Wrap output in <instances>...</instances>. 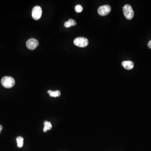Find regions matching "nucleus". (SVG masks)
I'll list each match as a JSON object with an SVG mask.
<instances>
[{"label": "nucleus", "mask_w": 151, "mask_h": 151, "mask_svg": "<svg viewBox=\"0 0 151 151\" xmlns=\"http://www.w3.org/2000/svg\"><path fill=\"white\" fill-rule=\"evenodd\" d=\"M44 128L43 129V131L45 132H47V130H50L52 129V126L51 123L50 122L45 121L44 123Z\"/></svg>", "instance_id": "1a4fd4ad"}, {"label": "nucleus", "mask_w": 151, "mask_h": 151, "mask_svg": "<svg viewBox=\"0 0 151 151\" xmlns=\"http://www.w3.org/2000/svg\"><path fill=\"white\" fill-rule=\"evenodd\" d=\"M47 93L50 94V97H54V98L59 97L61 95L60 91L59 90L55 91H52L50 90H48L47 91Z\"/></svg>", "instance_id": "6e6552de"}, {"label": "nucleus", "mask_w": 151, "mask_h": 151, "mask_svg": "<svg viewBox=\"0 0 151 151\" xmlns=\"http://www.w3.org/2000/svg\"><path fill=\"white\" fill-rule=\"evenodd\" d=\"M75 11L77 12H81L83 11V8L82 6L80 5H77L75 6Z\"/></svg>", "instance_id": "9b49d317"}, {"label": "nucleus", "mask_w": 151, "mask_h": 151, "mask_svg": "<svg viewBox=\"0 0 151 151\" xmlns=\"http://www.w3.org/2000/svg\"><path fill=\"white\" fill-rule=\"evenodd\" d=\"M3 129V127L1 125H0V133H1V131Z\"/></svg>", "instance_id": "2eb2a0df"}, {"label": "nucleus", "mask_w": 151, "mask_h": 151, "mask_svg": "<svg viewBox=\"0 0 151 151\" xmlns=\"http://www.w3.org/2000/svg\"><path fill=\"white\" fill-rule=\"evenodd\" d=\"M123 14L127 20H131L133 18L134 15V11L132 7L129 4H126L123 7Z\"/></svg>", "instance_id": "f03ea898"}, {"label": "nucleus", "mask_w": 151, "mask_h": 151, "mask_svg": "<svg viewBox=\"0 0 151 151\" xmlns=\"http://www.w3.org/2000/svg\"><path fill=\"white\" fill-rule=\"evenodd\" d=\"M2 85L6 88H11L14 86L15 81L13 78L11 77H4L1 81Z\"/></svg>", "instance_id": "f257e3e1"}, {"label": "nucleus", "mask_w": 151, "mask_h": 151, "mask_svg": "<svg viewBox=\"0 0 151 151\" xmlns=\"http://www.w3.org/2000/svg\"><path fill=\"white\" fill-rule=\"evenodd\" d=\"M42 14V8L40 6H35L32 11V16L34 20H38L41 18Z\"/></svg>", "instance_id": "20e7f679"}, {"label": "nucleus", "mask_w": 151, "mask_h": 151, "mask_svg": "<svg viewBox=\"0 0 151 151\" xmlns=\"http://www.w3.org/2000/svg\"><path fill=\"white\" fill-rule=\"evenodd\" d=\"M148 46L150 49H151V40L150 41V42L148 43Z\"/></svg>", "instance_id": "4468645a"}, {"label": "nucleus", "mask_w": 151, "mask_h": 151, "mask_svg": "<svg viewBox=\"0 0 151 151\" xmlns=\"http://www.w3.org/2000/svg\"><path fill=\"white\" fill-rule=\"evenodd\" d=\"M68 21L70 23L71 26H74L77 25V22L74 20L70 19V20H68Z\"/></svg>", "instance_id": "f8f14e48"}, {"label": "nucleus", "mask_w": 151, "mask_h": 151, "mask_svg": "<svg viewBox=\"0 0 151 151\" xmlns=\"http://www.w3.org/2000/svg\"><path fill=\"white\" fill-rule=\"evenodd\" d=\"M17 142V146L19 148H22L23 146L24 139L22 136H18L16 139Z\"/></svg>", "instance_id": "9d476101"}, {"label": "nucleus", "mask_w": 151, "mask_h": 151, "mask_svg": "<svg viewBox=\"0 0 151 151\" xmlns=\"http://www.w3.org/2000/svg\"><path fill=\"white\" fill-rule=\"evenodd\" d=\"M123 66L127 70H131L134 67V64L131 61H124L122 63Z\"/></svg>", "instance_id": "0eeeda50"}, {"label": "nucleus", "mask_w": 151, "mask_h": 151, "mask_svg": "<svg viewBox=\"0 0 151 151\" xmlns=\"http://www.w3.org/2000/svg\"><path fill=\"white\" fill-rule=\"evenodd\" d=\"M26 45L27 48L30 50H34L39 45V42L36 39L31 38L26 41Z\"/></svg>", "instance_id": "423d86ee"}, {"label": "nucleus", "mask_w": 151, "mask_h": 151, "mask_svg": "<svg viewBox=\"0 0 151 151\" xmlns=\"http://www.w3.org/2000/svg\"><path fill=\"white\" fill-rule=\"evenodd\" d=\"M75 45L79 47H84L87 46L89 44L88 40L83 37H77L74 41Z\"/></svg>", "instance_id": "7ed1b4c3"}, {"label": "nucleus", "mask_w": 151, "mask_h": 151, "mask_svg": "<svg viewBox=\"0 0 151 151\" xmlns=\"http://www.w3.org/2000/svg\"><path fill=\"white\" fill-rule=\"evenodd\" d=\"M64 26L65 27H67V28H69L71 26V24H70V23L68 21V22H65L64 24Z\"/></svg>", "instance_id": "ddd939ff"}, {"label": "nucleus", "mask_w": 151, "mask_h": 151, "mask_svg": "<svg viewBox=\"0 0 151 151\" xmlns=\"http://www.w3.org/2000/svg\"><path fill=\"white\" fill-rule=\"evenodd\" d=\"M111 10V9L109 5H102L98 9V13L101 16H105L110 13Z\"/></svg>", "instance_id": "39448f33"}]
</instances>
